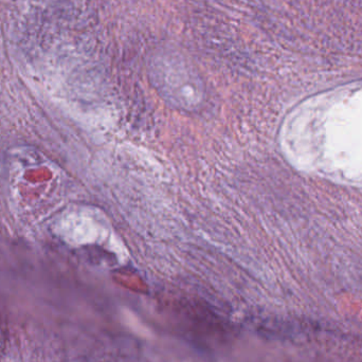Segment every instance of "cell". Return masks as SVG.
I'll return each instance as SVG.
<instances>
[{
	"label": "cell",
	"instance_id": "1",
	"mask_svg": "<svg viewBox=\"0 0 362 362\" xmlns=\"http://www.w3.org/2000/svg\"><path fill=\"white\" fill-rule=\"evenodd\" d=\"M153 76L163 95L180 107L192 108L202 99V85L180 57L163 55L153 64Z\"/></svg>",
	"mask_w": 362,
	"mask_h": 362
}]
</instances>
